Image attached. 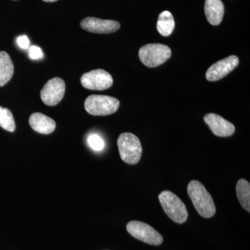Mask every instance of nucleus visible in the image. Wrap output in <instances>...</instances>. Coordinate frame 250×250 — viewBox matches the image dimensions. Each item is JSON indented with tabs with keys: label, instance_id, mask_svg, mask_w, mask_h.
Instances as JSON below:
<instances>
[{
	"label": "nucleus",
	"instance_id": "1",
	"mask_svg": "<svg viewBox=\"0 0 250 250\" xmlns=\"http://www.w3.org/2000/svg\"><path fill=\"white\" fill-rule=\"evenodd\" d=\"M187 191L195 209L202 217L210 218L215 214L214 202L203 184L192 180L188 185Z\"/></svg>",
	"mask_w": 250,
	"mask_h": 250
},
{
	"label": "nucleus",
	"instance_id": "2",
	"mask_svg": "<svg viewBox=\"0 0 250 250\" xmlns=\"http://www.w3.org/2000/svg\"><path fill=\"white\" fill-rule=\"evenodd\" d=\"M118 147L122 160L134 165L141 160L143 148L141 141L137 136L131 133H123L118 139Z\"/></svg>",
	"mask_w": 250,
	"mask_h": 250
},
{
	"label": "nucleus",
	"instance_id": "3",
	"mask_svg": "<svg viewBox=\"0 0 250 250\" xmlns=\"http://www.w3.org/2000/svg\"><path fill=\"white\" fill-rule=\"evenodd\" d=\"M159 200L164 211L174 223L183 224L188 213L186 205L177 195L170 190H164L159 195Z\"/></svg>",
	"mask_w": 250,
	"mask_h": 250
},
{
	"label": "nucleus",
	"instance_id": "4",
	"mask_svg": "<svg viewBox=\"0 0 250 250\" xmlns=\"http://www.w3.org/2000/svg\"><path fill=\"white\" fill-rule=\"evenodd\" d=\"M120 101L107 95H92L84 103L85 111L92 116H104L113 114L118 111Z\"/></svg>",
	"mask_w": 250,
	"mask_h": 250
},
{
	"label": "nucleus",
	"instance_id": "5",
	"mask_svg": "<svg viewBox=\"0 0 250 250\" xmlns=\"http://www.w3.org/2000/svg\"><path fill=\"white\" fill-rule=\"evenodd\" d=\"M171 49L163 44H147L139 49L140 60L148 67H155L164 63L170 58Z\"/></svg>",
	"mask_w": 250,
	"mask_h": 250
},
{
	"label": "nucleus",
	"instance_id": "6",
	"mask_svg": "<svg viewBox=\"0 0 250 250\" xmlns=\"http://www.w3.org/2000/svg\"><path fill=\"white\" fill-rule=\"evenodd\" d=\"M126 230L135 238L147 244L159 246L164 241V238L160 233L150 225L143 222L136 220L129 222L126 225Z\"/></svg>",
	"mask_w": 250,
	"mask_h": 250
},
{
	"label": "nucleus",
	"instance_id": "7",
	"mask_svg": "<svg viewBox=\"0 0 250 250\" xmlns=\"http://www.w3.org/2000/svg\"><path fill=\"white\" fill-rule=\"evenodd\" d=\"M81 83L86 89L104 90L113 85V80L108 72L98 69L83 74L81 77Z\"/></svg>",
	"mask_w": 250,
	"mask_h": 250
},
{
	"label": "nucleus",
	"instance_id": "8",
	"mask_svg": "<svg viewBox=\"0 0 250 250\" xmlns=\"http://www.w3.org/2000/svg\"><path fill=\"white\" fill-rule=\"evenodd\" d=\"M65 92V82L59 77L49 80L41 91V98L47 106H55L63 98Z\"/></svg>",
	"mask_w": 250,
	"mask_h": 250
},
{
	"label": "nucleus",
	"instance_id": "9",
	"mask_svg": "<svg viewBox=\"0 0 250 250\" xmlns=\"http://www.w3.org/2000/svg\"><path fill=\"white\" fill-rule=\"evenodd\" d=\"M239 63V59L235 55L222 59L212 65L206 73L207 80L209 82H216L224 78L234 70Z\"/></svg>",
	"mask_w": 250,
	"mask_h": 250
},
{
	"label": "nucleus",
	"instance_id": "10",
	"mask_svg": "<svg viewBox=\"0 0 250 250\" xmlns=\"http://www.w3.org/2000/svg\"><path fill=\"white\" fill-rule=\"evenodd\" d=\"M80 26L85 31L102 34H111L121 28V24L117 21L93 17L85 18L81 22Z\"/></svg>",
	"mask_w": 250,
	"mask_h": 250
},
{
	"label": "nucleus",
	"instance_id": "11",
	"mask_svg": "<svg viewBox=\"0 0 250 250\" xmlns=\"http://www.w3.org/2000/svg\"><path fill=\"white\" fill-rule=\"evenodd\" d=\"M204 120L215 136L228 137L234 134V125L219 115L208 113L206 115Z\"/></svg>",
	"mask_w": 250,
	"mask_h": 250
},
{
	"label": "nucleus",
	"instance_id": "12",
	"mask_svg": "<svg viewBox=\"0 0 250 250\" xmlns=\"http://www.w3.org/2000/svg\"><path fill=\"white\" fill-rule=\"evenodd\" d=\"M29 123L34 131L42 134H51L56 128V123L54 120L41 113L31 114Z\"/></svg>",
	"mask_w": 250,
	"mask_h": 250
},
{
	"label": "nucleus",
	"instance_id": "13",
	"mask_svg": "<svg viewBox=\"0 0 250 250\" xmlns=\"http://www.w3.org/2000/svg\"><path fill=\"white\" fill-rule=\"evenodd\" d=\"M205 13L207 21L212 25H219L223 21L225 6L221 0H206Z\"/></svg>",
	"mask_w": 250,
	"mask_h": 250
},
{
	"label": "nucleus",
	"instance_id": "14",
	"mask_svg": "<svg viewBox=\"0 0 250 250\" xmlns=\"http://www.w3.org/2000/svg\"><path fill=\"white\" fill-rule=\"evenodd\" d=\"M14 66L9 54L0 52V86L8 83L14 75Z\"/></svg>",
	"mask_w": 250,
	"mask_h": 250
},
{
	"label": "nucleus",
	"instance_id": "15",
	"mask_svg": "<svg viewBox=\"0 0 250 250\" xmlns=\"http://www.w3.org/2000/svg\"><path fill=\"white\" fill-rule=\"evenodd\" d=\"M175 26L173 16L170 11L161 13L158 19L156 28L159 34L163 36H168L172 34Z\"/></svg>",
	"mask_w": 250,
	"mask_h": 250
},
{
	"label": "nucleus",
	"instance_id": "16",
	"mask_svg": "<svg viewBox=\"0 0 250 250\" xmlns=\"http://www.w3.org/2000/svg\"><path fill=\"white\" fill-rule=\"evenodd\" d=\"M236 195L242 207L250 213V184L246 179L238 180L236 185Z\"/></svg>",
	"mask_w": 250,
	"mask_h": 250
},
{
	"label": "nucleus",
	"instance_id": "17",
	"mask_svg": "<svg viewBox=\"0 0 250 250\" xmlns=\"http://www.w3.org/2000/svg\"><path fill=\"white\" fill-rule=\"evenodd\" d=\"M0 126L9 132H14L16 129V123L12 113L8 108L1 106H0Z\"/></svg>",
	"mask_w": 250,
	"mask_h": 250
},
{
	"label": "nucleus",
	"instance_id": "18",
	"mask_svg": "<svg viewBox=\"0 0 250 250\" xmlns=\"http://www.w3.org/2000/svg\"><path fill=\"white\" fill-rule=\"evenodd\" d=\"M88 143L91 149L94 151L100 152L104 147V142L103 139L98 134H91L88 138Z\"/></svg>",
	"mask_w": 250,
	"mask_h": 250
},
{
	"label": "nucleus",
	"instance_id": "19",
	"mask_svg": "<svg viewBox=\"0 0 250 250\" xmlns=\"http://www.w3.org/2000/svg\"><path fill=\"white\" fill-rule=\"evenodd\" d=\"M29 55L30 59L33 60H39V59L43 58L44 57L42 49L35 45L29 47Z\"/></svg>",
	"mask_w": 250,
	"mask_h": 250
},
{
	"label": "nucleus",
	"instance_id": "20",
	"mask_svg": "<svg viewBox=\"0 0 250 250\" xmlns=\"http://www.w3.org/2000/svg\"><path fill=\"white\" fill-rule=\"evenodd\" d=\"M17 44L21 49H26L29 48L30 41L27 36H21L17 39Z\"/></svg>",
	"mask_w": 250,
	"mask_h": 250
},
{
	"label": "nucleus",
	"instance_id": "21",
	"mask_svg": "<svg viewBox=\"0 0 250 250\" xmlns=\"http://www.w3.org/2000/svg\"><path fill=\"white\" fill-rule=\"evenodd\" d=\"M46 2H54V1H58V0H43Z\"/></svg>",
	"mask_w": 250,
	"mask_h": 250
}]
</instances>
